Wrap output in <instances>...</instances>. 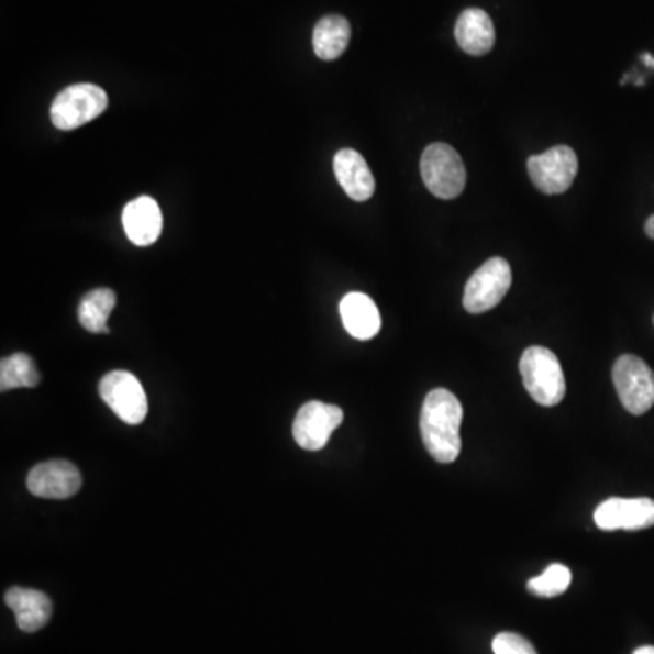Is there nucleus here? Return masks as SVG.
I'll return each mask as SVG.
<instances>
[{
    "mask_svg": "<svg viewBox=\"0 0 654 654\" xmlns=\"http://www.w3.org/2000/svg\"><path fill=\"white\" fill-rule=\"evenodd\" d=\"M464 409L447 389H433L425 397L420 414V431L425 450L440 464H451L461 455V425Z\"/></svg>",
    "mask_w": 654,
    "mask_h": 654,
    "instance_id": "1",
    "label": "nucleus"
},
{
    "mask_svg": "<svg viewBox=\"0 0 654 654\" xmlns=\"http://www.w3.org/2000/svg\"><path fill=\"white\" fill-rule=\"evenodd\" d=\"M523 386L534 402L553 408L566 397V378L561 361L547 347L533 346L523 351L520 358Z\"/></svg>",
    "mask_w": 654,
    "mask_h": 654,
    "instance_id": "2",
    "label": "nucleus"
},
{
    "mask_svg": "<svg viewBox=\"0 0 654 654\" xmlns=\"http://www.w3.org/2000/svg\"><path fill=\"white\" fill-rule=\"evenodd\" d=\"M420 174L425 188L439 199H456L466 188V166L455 147L444 142L425 147L420 160Z\"/></svg>",
    "mask_w": 654,
    "mask_h": 654,
    "instance_id": "3",
    "label": "nucleus"
},
{
    "mask_svg": "<svg viewBox=\"0 0 654 654\" xmlns=\"http://www.w3.org/2000/svg\"><path fill=\"white\" fill-rule=\"evenodd\" d=\"M108 95L100 86L74 85L63 89L49 108L53 126L74 131L95 121L108 108Z\"/></svg>",
    "mask_w": 654,
    "mask_h": 654,
    "instance_id": "4",
    "label": "nucleus"
},
{
    "mask_svg": "<svg viewBox=\"0 0 654 654\" xmlns=\"http://www.w3.org/2000/svg\"><path fill=\"white\" fill-rule=\"evenodd\" d=\"M612 383L629 413L644 414L653 408L654 372L640 356H620L612 367Z\"/></svg>",
    "mask_w": 654,
    "mask_h": 654,
    "instance_id": "5",
    "label": "nucleus"
},
{
    "mask_svg": "<svg viewBox=\"0 0 654 654\" xmlns=\"http://www.w3.org/2000/svg\"><path fill=\"white\" fill-rule=\"evenodd\" d=\"M511 282L513 273L508 261L500 257L489 258L469 278L464 291V308L475 314L497 308L508 295Z\"/></svg>",
    "mask_w": 654,
    "mask_h": 654,
    "instance_id": "6",
    "label": "nucleus"
},
{
    "mask_svg": "<svg viewBox=\"0 0 654 654\" xmlns=\"http://www.w3.org/2000/svg\"><path fill=\"white\" fill-rule=\"evenodd\" d=\"M99 392L106 406L130 425H138L147 417L146 391L135 375L128 372H111L99 384Z\"/></svg>",
    "mask_w": 654,
    "mask_h": 654,
    "instance_id": "7",
    "label": "nucleus"
},
{
    "mask_svg": "<svg viewBox=\"0 0 654 654\" xmlns=\"http://www.w3.org/2000/svg\"><path fill=\"white\" fill-rule=\"evenodd\" d=\"M529 177L534 186L547 195L564 193L575 182L578 174V158L573 147L555 146L533 155L528 160Z\"/></svg>",
    "mask_w": 654,
    "mask_h": 654,
    "instance_id": "8",
    "label": "nucleus"
},
{
    "mask_svg": "<svg viewBox=\"0 0 654 654\" xmlns=\"http://www.w3.org/2000/svg\"><path fill=\"white\" fill-rule=\"evenodd\" d=\"M344 413L341 408L331 403L308 402L299 409L295 417V442L306 451H320L330 442L333 431L342 424Z\"/></svg>",
    "mask_w": 654,
    "mask_h": 654,
    "instance_id": "9",
    "label": "nucleus"
},
{
    "mask_svg": "<svg viewBox=\"0 0 654 654\" xmlns=\"http://www.w3.org/2000/svg\"><path fill=\"white\" fill-rule=\"evenodd\" d=\"M595 523L603 531H640L654 525V500L651 498H609L595 511Z\"/></svg>",
    "mask_w": 654,
    "mask_h": 654,
    "instance_id": "10",
    "label": "nucleus"
},
{
    "mask_svg": "<svg viewBox=\"0 0 654 654\" xmlns=\"http://www.w3.org/2000/svg\"><path fill=\"white\" fill-rule=\"evenodd\" d=\"M27 489L38 498L64 500L82 487V477L71 462L52 461L38 464L27 475Z\"/></svg>",
    "mask_w": 654,
    "mask_h": 654,
    "instance_id": "11",
    "label": "nucleus"
},
{
    "mask_svg": "<svg viewBox=\"0 0 654 654\" xmlns=\"http://www.w3.org/2000/svg\"><path fill=\"white\" fill-rule=\"evenodd\" d=\"M122 224L135 246H152L163 233V211L152 197H138L122 211Z\"/></svg>",
    "mask_w": 654,
    "mask_h": 654,
    "instance_id": "12",
    "label": "nucleus"
},
{
    "mask_svg": "<svg viewBox=\"0 0 654 654\" xmlns=\"http://www.w3.org/2000/svg\"><path fill=\"white\" fill-rule=\"evenodd\" d=\"M335 177L344 191L356 202H366L375 193V177L366 158L355 149H341L333 160Z\"/></svg>",
    "mask_w": 654,
    "mask_h": 654,
    "instance_id": "13",
    "label": "nucleus"
},
{
    "mask_svg": "<svg viewBox=\"0 0 654 654\" xmlns=\"http://www.w3.org/2000/svg\"><path fill=\"white\" fill-rule=\"evenodd\" d=\"M5 603L15 612L16 625L24 633H37L52 618V600L44 592L26 587H11Z\"/></svg>",
    "mask_w": 654,
    "mask_h": 654,
    "instance_id": "14",
    "label": "nucleus"
},
{
    "mask_svg": "<svg viewBox=\"0 0 654 654\" xmlns=\"http://www.w3.org/2000/svg\"><path fill=\"white\" fill-rule=\"evenodd\" d=\"M458 46L473 57H481L495 46V26L491 16L478 8H469L458 16L455 27Z\"/></svg>",
    "mask_w": 654,
    "mask_h": 654,
    "instance_id": "15",
    "label": "nucleus"
},
{
    "mask_svg": "<svg viewBox=\"0 0 654 654\" xmlns=\"http://www.w3.org/2000/svg\"><path fill=\"white\" fill-rule=\"evenodd\" d=\"M341 317L347 333L358 341H369L373 336H377L383 325L375 302L367 295L358 291L347 293L342 299Z\"/></svg>",
    "mask_w": 654,
    "mask_h": 654,
    "instance_id": "16",
    "label": "nucleus"
},
{
    "mask_svg": "<svg viewBox=\"0 0 654 654\" xmlns=\"http://www.w3.org/2000/svg\"><path fill=\"white\" fill-rule=\"evenodd\" d=\"M351 38L347 19L341 15H328L314 26L313 49L322 60H335L346 52Z\"/></svg>",
    "mask_w": 654,
    "mask_h": 654,
    "instance_id": "17",
    "label": "nucleus"
},
{
    "mask_svg": "<svg viewBox=\"0 0 654 654\" xmlns=\"http://www.w3.org/2000/svg\"><path fill=\"white\" fill-rule=\"evenodd\" d=\"M117 297L111 289L99 288L82 297L79 304V322L89 333H110L108 319L115 308Z\"/></svg>",
    "mask_w": 654,
    "mask_h": 654,
    "instance_id": "18",
    "label": "nucleus"
},
{
    "mask_svg": "<svg viewBox=\"0 0 654 654\" xmlns=\"http://www.w3.org/2000/svg\"><path fill=\"white\" fill-rule=\"evenodd\" d=\"M41 383L37 367L33 364L32 356L26 353H15L8 356L0 364V389L10 391L16 388H35Z\"/></svg>",
    "mask_w": 654,
    "mask_h": 654,
    "instance_id": "19",
    "label": "nucleus"
},
{
    "mask_svg": "<svg viewBox=\"0 0 654 654\" xmlns=\"http://www.w3.org/2000/svg\"><path fill=\"white\" fill-rule=\"evenodd\" d=\"M570 580H573V576L566 566L553 564L542 575L531 578L528 589L540 598L561 597L562 592L569 589Z\"/></svg>",
    "mask_w": 654,
    "mask_h": 654,
    "instance_id": "20",
    "label": "nucleus"
},
{
    "mask_svg": "<svg viewBox=\"0 0 654 654\" xmlns=\"http://www.w3.org/2000/svg\"><path fill=\"white\" fill-rule=\"evenodd\" d=\"M495 654H536L533 644L517 633H500L492 640Z\"/></svg>",
    "mask_w": 654,
    "mask_h": 654,
    "instance_id": "21",
    "label": "nucleus"
},
{
    "mask_svg": "<svg viewBox=\"0 0 654 654\" xmlns=\"http://www.w3.org/2000/svg\"><path fill=\"white\" fill-rule=\"evenodd\" d=\"M645 233H647V236H650V239H654V215L650 217V219H647V222H645Z\"/></svg>",
    "mask_w": 654,
    "mask_h": 654,
    "instance_id": "22",
    "label": "nucleus"
},
{
    "mask_svg": "<svg viewBox=\"0 0 654 654\" xmlns=\"http://www.w3.org/2000/svg\"><path fill=\"white\" fill-rule=\"evenodd\" d=\"M633 654H654L653 645H644V647H639V650L634 651Z\"/></svg>",
    "mask_w": 654,
    "mask_h": 654,
    "instance_id": "23",
    "label": "nucleus"
}]
</instances>
